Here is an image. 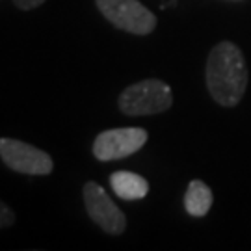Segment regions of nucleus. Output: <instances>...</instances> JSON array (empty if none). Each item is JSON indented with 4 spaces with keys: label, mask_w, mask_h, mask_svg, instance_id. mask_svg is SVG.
Masks as SVG:
<instances>
[{
    "label": "nucleus",
    "mask_w": 251,
    "mask_h": 251,
    "mask_svg": "<svg viewBox=\"0 0 251 251\" xmlns=\"http://www.w3.org/2000/svg\"><path fill=\"white\" fill-rule=\"evenodd\" d=\"M205 80L210 97L220 106H236L248 88V65L242 50L231 41L218 43L208 54Z\"/></svg>",
    "instance_id": "obj_1"
},
{
    "label": "nucleus",
    "mask_w": 251,
    "mask_h": 251,
    "mask_svg": "<svg viewBox=\"0 0 251 251\" xmlns=\"http://www.w3.org/2000/svg\"><path fill=\"white\" fill-rule=\"evenodd\" d=\"M173 104L171 88L158 78H145L121 91L117 106L125 116H154L170 110Z\"/></svg>",
    "instance_id": "obj_2"
},
{
    "label": "nucleus",
    "mask_w": 251,
    "mask_h": 251,
    "mask_svg": "<svg viewBox=\"0 0 251 251\" xmlns=\"http://www.w3.org/2000/svg\"><path fill=\"white\" fill-rule=\"evenodd\" d=\"M106 21L123 32L147 36L156 28V17L140 0H95Z\"/></svg>",
    "instance_id": "obj_3"
},
{
    "label": "nucleus",
    "mask_w": 251,
    "mask_h": 251,
    "mask_svg": "<svg viewBox=\"0 0 251 251\" xmlns=\"http://www.w3.org/2000/svg\"><path fill=\"white\" fill-rule=\"evenodd\" d=\"M0 158L9 170L25 175H50L54 170L49 152L13 138H0Z\"/></svg>",
    "instance_id": "obj_4"
},
{
    "label": "nucleus",
    "mask_w": 251,
    "mask_h": 251,
    "mask_svg": "<svg viewBox=\"0 0 251 251\" xmlns=\"http://www.w3.org/2000/svg\"><path fill=\"white\" fill-rule=\"evenodd\" d=\"M147 130L140 126L112 128L100 132L93 142V156L100 162L119 160L138 152L147 142Z\"/></svg>",
    "instance_id": "obj_5"
},
{
    "label": "nucleus",
    "mask_w": 251,
    "mask_h": 251,
    "mask_svg": "<svg viewBox=\"0 0 251 251\" xmlns=\"http://www.w3.org/2000/svg\"><path fill=\"white\" fill-rule=\"evenodd\" d=\"M84 205L88 210V216L100 229L108 234H121L126 229V218L123 210L110 199L106 190L97 182H86L84 184Z\"/></svg>",
    "instance_id": "obj_6"
},
{
    "label": "nucleus",
    "mask_w": 251,
    "mask_h": 251,
    "mask_svg": "<svg viewBox=\"0 0 251 251\" xmlns=\"http://www.w3.org/2000/svg\"><path fill=\"white\" fill-rule=\"evenodd\" d=\"M110 184L119 199L136 201L144 199L149 194V182L132 171H116L110 175Z\"/></svg>",
    "instance_id": "obj_7"
},
{
    "label": "nucleus",
    "mask_w": 251,
    "mask_h": 251,
    "mask_svg": "<svg viewBox=\"0 0 251 251\" xmlns=\"http://www.w3.org/2000/svg\"><path fill=\"white\" fill-rule=\"evenodd\" d=\"M212 206V192L203 180H190L184 194V208L190 216L203 218Z\"/></svg>",
    "instance_id": "obj_8"
},
{
    "label": "nucleus",
    "mask_w": 251,
    "mask_h": 251,
    "mask_svg": "<svg viewBox=\"0 0 251 251\" xmlns=\"http://www.w3.org/2000/svg\"><path fill=\"white\" fill-rule=\"evenodd\" d=\"M15 224V212L0 199V229H6Z\"/></svg>",
    "instance_id": "obj_9"
},
{
    "label": "nucleus",
    "mask_w": 251,
    "mask_h": 251,
    "mask_svg": "<svg viewBox=\"0 0 251 251\" xmlns=\"http://www.w3.org/2000/svg\"><path fill=\"white\" fill-rule=\"evenodd\" d=\"M43 2H45V0H13V4H15L19 9H23V11L39 8Z\"/></svg>",
    "instance_id": "obj_10"
}]
</instances>
